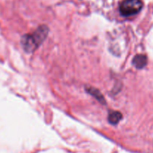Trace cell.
<instances>
[{
	"label": "cell",
	"mask_w": 153,
	"mask_h": 153,
	"mask_svg": "<svg viewBox=\"0 0 153 153\" xmlns=\"http://www.w3.org/2000/svg\"><path fill=\"white\" fill-rule=\"evenodd\" d=\"M122 118V115L119 111H110L108 115V120L112 125H116L118 123Z\"/></svg>",
	"instance_id": "obj_4"
},
{
	"label": "cell",
	"mask_w": 153,
	"mask_h": 153,
	"mask_svg": "<svg viewBox=\"0 0 153 153\" xmlns=\"http://www.w3.org/2000/svg\"><path fill=\"white\" fill-rule=\"evenodd\" d=\"M48 28L45 25L40 26L34 33L24 35L22 37V47L27 52L35 50L47 36Z\"/></svg>",
	"instance_id": "obj_1"
},
{
	"label": "cell",
	"mask_w": 153,
	"mask_h": 153,
	"mask_svg": "<svg viewBox=\"0 0 153 153\" xmlns=\"http://www.w3.org/2000/svg\"><path fill=\"white\" fill-rule=\"evenodd\" d=\"M142 0H123L119 5V11L122 16H130L139 13L142 9Z\"/></svg>",
	"instance_id": "obj_2"
},
{
	"label": "cell",
	"mask_w": 153,
	"mask_h": 153,
	"mask_svg": "<svg viewBox=\"0 0 153 153\" xmlns=\"http://www.w3.org/2000/svg\"><path fill=\"white\" fill-rule=\"evenodd\" d=\"M147 58L144 55H137L134 58L133 64L138 69H142L146 65Z\"/></svg>",
	"instance_id": "obj_3"
}]
</instances>
